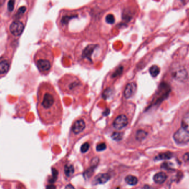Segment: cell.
<instances>
[{
  "label": "cell",
  "mask_w": 189,
  "mask_h": 189,
  "mask_svg": "<svg viewBox=\"0 0 189 189\" xmlns=\"http://www.w3.org/2000/svg\"><path fill=\"white\" fill-rule=\"evenodd\" d=\"M36 108L38 117L44 124L52 125L61 118V101L50 82H43L38 86Z\"/></svg>",
  "instance_id": "1"
},
{
  "label": "cell",
  "mask_w": 189,
  "mask_h": 189,
  "mask_svg": "<svg viewBox=\"0 0 189 189\" xmlns=\"http://www.w3.org/2000/svg\"><path fill=\"white\" fill-rule=\"evenodd\" d=\"M33 60L41 74L44 76L48 74L52 69L54 62L52 47L46 45L39 48L35 53Z\"/></svg>",
  "instance_id": "2"
},
{
  "label": "cell",
  "mask_w": 189,
  "mask_h": 189,
  "mask_svg": "<svg viewBox=\"0 0 189 189\" xmlns=\"http://www.w3.org/2000/svg\"><path fill=\"white\" fill-rule=\"evenodd\" d=\"M58 86L62 92L68 94L75 95L79 93L82 83L76 76L66 74L58 81Z\"/></svg>",
  "instance_id": "3"
},
{
  "label": "cell",
  "mask_w": 189,
  "mask_h": 189,
  "mask_svg": "<svg viewBox=\"0 0 189 189\" xmlns=\"http://www.w3.org/2000/svg\"><path fill=\"white\" fill-rule=\"evenodd\" d=\"M174 139L178 144H187L189 140V129L180 128L174 134Z\"/></svg>",
  "instance_id": "4"
},
{
  "label": "cell",
  "mask_w": 189,
  "mask_h": 189,
  "mask_svg": "<svg viewBox=\"0 0 189 189\" xmlns=\"http://www.w3.org/2000/svg\"><path fill=\"white\" fill-rule=\"evenodd\" d=\"M171 74L175 79L181 82H184L188 78V72L183 66L174 67L172 69Z\"/></svg>",
  "instance_id": "5"
},
{
  "label": "cell",
  "mask_w": 189,
  "mask_h": 189,
  "mask_svg": "<svg viewBox=\"0 0 189 189\" xmlns=\"http://www.w3.org/2000/svg\"><path fill=\"white\" fill-rule=\"evenodd\" d=\"M24 29V24L19 20H16L10 24V31L14 36L19 37L21 35Z\"/></svg>",
  "instance_id": "6"
},
{
  "label": "cell",
  "mask_w": 189,
  "mask_h": 189,
  "mask_svg": "<svg viewBox=\"0 0 189 189\" xmlns=\"http://www.w3.org/2000/svg\"><path fill=\"white\" fill-rule=\"evenodd\" d=\"M128 123V118L124 115H120L117 117L113 123L114 128L117 130H120L125 127Z\"/></svg>",
  "instance_id": "7"
},
{
  "label": "cell",
  "mask_w": 189,
  "mask_h": 189,
  "mask_svg": "<svg viewBox=\"0 0 189 189\" xmlns=\"http://www.w3.org/2000/svg\"><path fill=\"white\" fill-rule=\"evenodd\" d=\"M85 128V123L82 119L76 120L73 125L72 131L76 134L82 132Z\"/></svg>",
  "instance_id": "8"
},
{
  "label": "cell",
  "mask_w": 189,
  "mask_h": 189,
  "mask_svg": "<svg viewBox=\"0 0 189 189\" xmlns=\"http://www.w3.org/2000/svg\"><path fill=\"white\" fill-rule=\"evenodd\" d=\"M110 176L108 174H100L97 175L93 181L94 185L103 184L109 181Z\"/></svg>",
  "instance_id": "9"
},
{
  "label": "cell",
  "mask_w": 189,
  "mask_h": 189,
  "mask_svg": "<svg viewBox=\"0 0 189 189\" xmlns=\"http://www.w3.org/2000/svg\"><path fill=\"white\" fill-rule=\"evenodd\" d=\"M137 89V85L134 83H129L124 91V95L126 98H130L134 95Z\"/></svg>",
  "instance_id": "10"
},
{
  "label": "cell",
  "mask_w": 189,
  "mask_h": 189,
  "mask_svg": "<svg viewBox=\"0 0 189 189\" xmlns=\"http://www.w3.org/2000/svg\"><path fill=\"white\" fill-rule=\"evenodd\" d=\"M10 62L7 59L0 61V75H4L10 70Z\"/></svg>",
  "instance_id": "11"
},
{
  "label": "cell",
  "mask_w": 189,
  "mask_h": 189,
  "mask_svg": "<svg viewBox=\"0 0 189 189\" xmlns=\"http://www.w3.org/2000/svg\"><path fill=\"white\" fill-rule=\"evenodd\" d=\"M167 179V175L164 172H159L156 174L153 177L154 182L158 184H162Z\"/></svg>",
  "instance_id": "12"
},
{
  "label": "cell",
  "mask_w": 189,
  "mask_h": 189,
  "mask_svg": "<svg viewBox=\"0 0 189 189\" xmlns=\"http://www.w3.org/2000/svg\"><path fill=\"white\" fill-rule=\"evenodd\" d=\"M173 158V153L171 152H166L159 154L158 156L155 158V160H168Z\"/></svg>",
  "instance_id": "13"
},
{
  "label": "cell",
  "mask_w": 189,
  "mask_h": 189,
  "mask_svg": "<svg viewBox=\"0 0 189 189\" xmlns=\"http://www.w3.org/2000/svg\"><path fill=\"white\" fill-rule=\"evenodd\" d=\"M96 46L95 45H89L85 48L83 52V56L84 57H87L88 58H90V56L93 52L95 47Z\"/></svg>",
  "instance_id": "14"
},
{
  "label": "cell",
  "mask_w": 189,
  "mask_h": 189,
  "mask_svg": "<svg viewBox=\"0 0 189 189\" xmlns=\"http://www.w3.org/2000/svg\"><path fill=\"white\" fill-rule=\"evenodd\" d=\"M125 181L128 185L132 186H134L137 184L138 182L137 178L131 175H128L127 176H126L125 178Z\"/></svg>",
  "instance_id": "15"
},
{
  "label": "cell",
  "mask_w": 189,
  "mask_h": 189,
  "mask_svg": "<svg viewBox=\"0 0 189 189\" xmlns=\"http://www.w3.org/2000/svg\"><path fill=\"white\" fill-rule=\"evenodd\" d=\"M74 169L73 166L71 164H67L64 166V173L67 177H71L74 174Z\"/></svg>",
  "instance_id": "16"
},
{
  "label": "cell",
  "mask_w": 189,
  "mask_h": 189,
  "mask_svg": "<svg viewBox=\"0 0 189 189\" xmlns=\"http://www.w3.org/2000/svg\"><path fill=\"white\" fill-rule=\"evenodd\" d=\"M147 135V133L143 130H139L135 134V138L138 141L143 140Z\"/></svg>",
  "instance_id": "17"
},
{
  "label": "cell",
  "mask_w": 189,
  "mask_h": 189,
  "mask_svg": "<svg viewBox=\"0 0 189 189\" xmlns=\"http://www.w3.org/2000/svg\"><path fill=\"white\" fill-rule=\"evenodd\" d=\"M160 68L159 67L156 66V65L151 66L150 67V68L149 69L150 74L153 77H156L158 76L159 74V73H160Z\"/></svg>",
  "instance_id": "18"
},
{
  "label": "cell",
  "mask_w": 189,
  "mask_h": 189,
  "mask_svg": "<svg viewBox=\"0 0 189 189\" xmlns=\"http://www.w3.org/2000/svg\"><path fill=\"white\" fill-rule=\"evenodd\" d=\"M181 127L186 129H189V113L187 112L182 120Z\"/></svg>",
  "instance_id": "19"
},
{
  "label": "cell",
  "mask_w": 189,
  "mask_h": 189,
  "mask_svg": "<svg viewBox=\"0 0 189 189\" xmlns=\"http://www.w3.org/2000/svg\"><path fill=\"white\" fill-rule=\"evenodd\" d=\"M112 138L115 141H120L123 138V134L122 132H114L112 135Z\"/></svg>",
  "instance_id": "20"
},
{
  "label": "cell",
  "mask_w": 189,
  "mask_h": 189,
  "mask_svg": "<svg viewBox=\"0 0 189 189\" xmlns=\"http://www.w3.org/2000/svg\"><path fill=\"white\" fill-rule=\"evenodd\" d=\"M105 21L109 24H113L115 22V18L112 14H108L105 17Z\"/></svg>",
  "instance_id": "21"
},
{
  "label": "cell",
  "mask_w": 189,
  "mask_h": 189,
  "mask_svg": "<svg viewBox=\"0 0 189 189\" xmlns=\"http://www.w3.org/2000/svg\"><path fill=\"white\" fill-rule=\"evenodd\" d=\"M90 145L89 144L88 142H85L80 147V151L82 153H85L86 152L88 151L89 149Z\"/></svg>",
  "instance_id": "22"
},
{
  "label": "cell",
  "mask_w": 189,
  "mask_h": 189,
  "mask_svg": "<svg viewBox=\"0 0 189 189\" xmlns=\"http://www.w3.org/2000/svg\"><path fill=\"white\" fill-rule=\"evenodd\" d=\"M95 168V167H93V166H91V168L89 169L88 170H87V171L84 173V176L85 178H89L91 175H92V174L94 173V170Z\"/></svg>",
  "instance_id": "23"
},
{
  "label": "cell",
  "mask_w": 189,
  "mask_h": 189,
  "mask_svg": "<svg viewBox=\"0 0 189 189\" xmlns=\"http://www.w3.org/2000/svg\"><path fill=\"white\" fill-rule=\"evenodd\" d=\"M57 176H58V172H57V170L54 169H53L52 179L49 180L50 183H54L57 179Z\"/></svg>",
  "instance_id": "24"
},
{
  "label": "cell",
  "mask_w": 189,
  "mask_h": 189,
  "mask_svg": "<svg viewBox=\"0 0 189 189\" xmlns=\"http://www.w3.org/2000/svg\"><path fill=\"white\" fill-rule=\"evenodd\" d=\"M107 147V145L105 143H100L96 147V150L98 151H102L104 150Z\"/></svg>",
  "instance_id": "25"
},
{
  "label": "cell",
  "mask_w": 189,
  "mask_h": 189,
  "mask_svg": "<svg viewBox=\"0 0 189 189\" xmlns=\"http://www.w3.org/2000/svg\"><path fill=\"white\" fill-rule=\"evenodd\" d=\"M14 1H10L9 2L8 4V9L9 10L11 11L14 9Z\"/></svg>",
  "instance_id": "26"
},
{
  "label": "cell",
  "mask_w": 189,
  "mask_h": 189,
  "mask_svg": "<svg viewBox=\"0 0 189 189\" xmlns=\"http://www.w3.org/2000/svg\"><path fill=\"white\" fill-rule=\"evenodd\" d=\"M189 153L187 152V153H186L184 155V158H183V159H184V160L185 161H188V160H189Z\"/></svg>",
  "instance_id": "27"
},
{
  "label": "cell",
  "mask_w": 189,
  "mask_h": 189,
  "mask_svg": "<svg viewBox=\"0 0 189 189\" xmlns=\"http://www.w3.org/2000/svg\"><path fill=\"white\" fill-rule=\"evenodd\" d=\"M65 189H75L74 188L71 184H68L66 186Z\"/></svg>",
  "instance_id": "28"
},
{
  "label": "cell",
  "mask_w": 189,
  "mask_h": 189,
  "mask_svg": "<svg viewBox=\"0 0 189 189\" xmlns=\"http://www.w3.org/2000/svg\"><path fill=\"white\" fill-rule=\"evenodd\" d=\"M47 189H56V187L54 185H49L47 187Z\"/></svg>",
  "instance_id": "29"
},
{
  "label": "cell",
  "mask_w": 189,
  "mask_h": 189,
  "mask_svg": "<svg viewBox=\"0 0 189 189\" xmlns=\"http://www.w3.org/2000/svg\"><path fill=\"white\" fill-rule=\"evenodd\" d=\"M142 189H150V187L148 185H145Z\"/></svg>",
  "instance_id": "30"
}]
</instances>
